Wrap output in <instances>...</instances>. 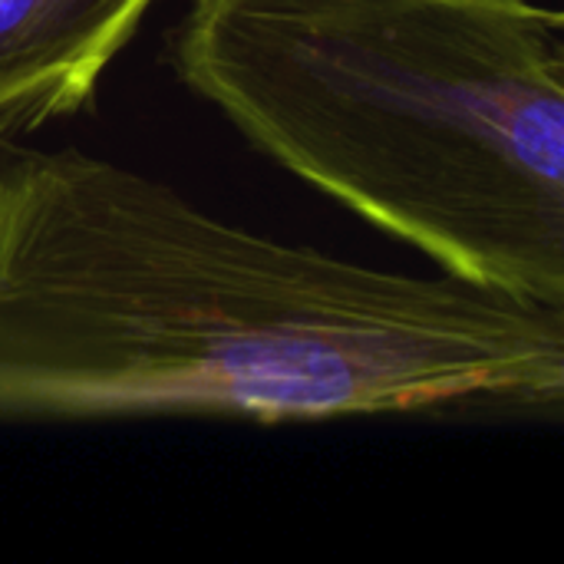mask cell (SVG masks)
<instances>
[{
  "instance_id": "obj_1",
  "label": "cell",
  "mask_w": 564,
  "mask_h": 564,
  "mask_svg": "<svg viewBox=\"0 0 564 564\" xmlns=\"http://www.w3.org/2000/svg\"><path fill=\"white\" fill-rule=\"evenodd\" d=\"M562 406L564 307L364 268L79 149L0 139V423Z\"/></svg>"
},
{
  "instance_id": "obj_2",
  "label": "cell",
  "mask_w": 564,
  "mask_h": 564,
  "mask_svg": "<svg viewBox=\"0 0 564 564\" xmlns=\"http://www.w3.org/2000/svg\"><path fill=\"white\" fill-rule=\"evenodd\" d=\"M175 76L443 274L564 307V17L532 0H188Z\"/></svg>"
},
{
  "instance_id": "obj_3",
  "label": "cell",
  "mask_w": 564,
  "mask_h": 564,
  "mask_svg": "<svg viewBox=\"0 0 564 564\" xmlns=\"http://www.w3.org/2000/svg\"><path fill=\"white\" fill-rule=\"evenodd\" d=\"M155 0H0V139L93 106Z\"/></svg>"
}]
</instances>
